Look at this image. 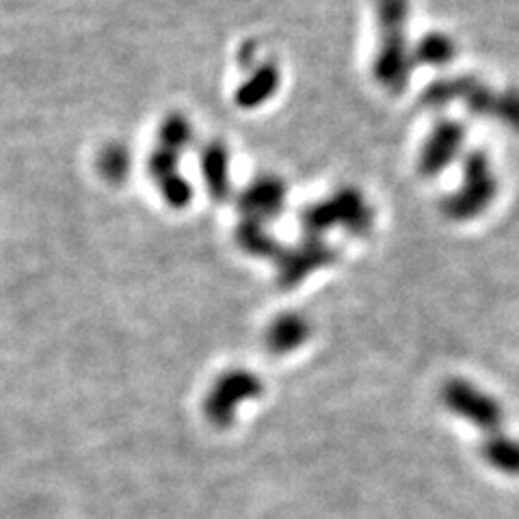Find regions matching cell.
Segmentation results:
<instances>
[{"mask_svg":"<svg viewBox=\"0 0 519 519\" xmlns=\"http://www.w3.org/2000/svg\"><path fill=\"white\" fill-rule=\"evenodd\" d=\"M448 405L459 411L463 418H470L472 422L481 424L485 429H496L502 420V411L496 401H491L489 396L481 394L478 390L470 388V385L455 383L448 385L446 390Z\"/></svg>","mask_w":519,"mask_h":519,"instance_id":"1","label":"cell"},{"mask_svg":"<svg viewBox=\"0 0 519 519\" xmlns=\"http://www.w3.org/2000/svg\"><path fill=\"white\" fill-rule=\"evenodd\" d=\"M485 457L504 474H519V442L498 435L485 446Z\"/></svg>","mask_w":519,"mask_h":519,"instance_id":"2","label":"cell"},{"mask_svg":"<svg viewBox=\"0 0 519 519\" xmlns=\"http://www.w3.org/2000/svg\"><path fill=\"white\" fill-rule=\"evenodd\" d=\"M279 202H282V189L275 182H262L249 193V204L260 212H269V215H273L275 206L279 208Z\"/></svg>","mask_w":519,"mask_h":519,"instance_id":"3","label":"cell"},{"mask_svg":"<svg viewBox=\"0 0 519 519\" xmlns=\"http://www.w3.org/2000/svg\"><path fill=\"white\" fill-rule=\"evenodd\" d=\"M277 327L279 329H273V338H271L275 349L277 346L279 349H290V346L297 344L305 334V327L299 323V318H284Z\"/></svg>","mask_w":519,"mask_h":519,"instance_id":"4","label":"cell"},{"mask_svg":"<svg viewBox=\"0 0 519 519\" xmlns=\"http://www.w3.org/2000/svg\"><path fill=\"white\" fill-rule=\"evenodd\" d=\"M225 156L223 152L219 150H210L206 152V163H204V169H206V178H210V184L212 189H215V193H223V184L228 182V176H225Z\"/></svg>","mask_w":519,"mask_h":519,"instance_id":"5","label":"cell"},{"mask_svg":"<svg viewBox=\"0 0 519 519\" xmlns=\"http://www.w3.org/2000/svg\"><path fill=\"white\" fill-rule=\"evenodd\" d=\"M102 171L109 178H122V173L126 171V154L117 148L106 150L102 156Z\"/></svg>","mask_w":519,"mask_h":519,"instance_id":"6","label":"cell"},{"mask_svg":"<svg viewBox=\"0 0 519 519\" xmlns=\"http://www.w3.org/2000/svg\"><path fill=\"white\" fill-rule=\"evenodd\" d=\"M273 83H275V76L273 72H262L254 83H251V87L245 89V93L241 96V100L245 102H256V100H262L266 93H271L273 89Z\"/></svg>","mask_w":519,"mask_h":519,"instance_id":"7","label":"cell"}]
</instances>
